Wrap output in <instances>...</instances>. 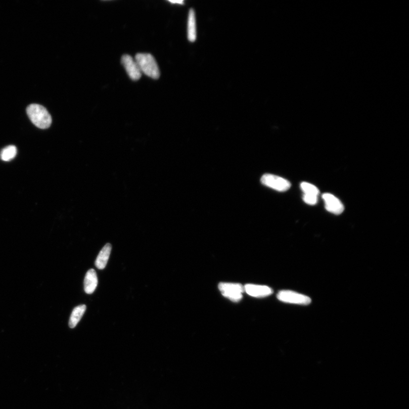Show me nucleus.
Masks as SVG:
<instances>
[{
    "label": "nucleus",
    "mask_w": 409,
    "mask_h": 409,
    "mask_svg": "<svg viewBox=\"0 0 409 409\" xmlns=\"http://www.w3.org/2000/svg\"><path fill=\"white\" fill-rule=\"evenodd\" d=\"M112 251V245L110 244H106L102 248V249L97 256L96 261L95 262V266L99 270L104 269L110 257V252Z\"/></svg>",
    "instance_id": "11"
},
{
    "label": "nucleus",
    "mask_w": 409,
    "mask_h": 409,
    "mask_svg": "<svg viewBox=\"0 0 409 409\" xmlns=\"http://www.w3.org/2000/svg\"><path fill=\"white\" fill-rule=\"evenodd\" d=\"M278 299L286 303L307 305L311 303V298L300 293L282 290L277 294Z\"/></svg>",
    "instance_id": "5"
},
{
    "label": "nucleus",
    "mask_w": 409,
    "mask_h": 409,
    "mask_svg": "<svg viewBox=\"0 0 409 409\" xmlns=\"http://www.w3.org/2000/svg\"><path fill=\"white\" fill-rule=\"evenodd\" d=\"M188 39L190 42H194L197 39V26L196 14L193 9H190L188 18Z\"/></svg>",
    "instance_id": "10"
},
{
    "label": "nucleus",
    "mask_w": 409,
    "mask_h": 409,
    "mask_svg": "<svg viewBox=\"0 0 409 409\" xmlns=\"http://www.w3.org/2000/svg\"><path fill=\"white\" fill-rule=\"evenodd\" d=\"M135 60L138 65L142 73L146 75L149 78L153 79L159 78L160 72L158 63L154 56L150 53H137L136 55Z\"/></svg>",
    "instance_id": "2"
},
{
    "label": "nucleus",
    "mask_w": 409,
    "mask_h": 409,
    "mask_svg": "<svg viewBox=\"0 0 409 409\" xmlns=\"http://www.w3.org/2000/svg\"><path fill=\"white\" fill-rule=\"evenodd\" d=\"M121 63L129 77L132 80L134 81H136L141 78L142 72H141L136 61L131 56L127 54L122 56Z\"/></svg>",
    "instance_id": "6"
},
{
    "label": "nucleus",
    "mask_w": 409,
    "mask_h": 409,
    "mask_svg": "<svg viewBox=\"0 0 409 409\" xmlns=\"http://www.w3.org/2000/svg\"><path fill=\"white\" fill-rule=\"evenodd\" d=\"M219 289L223 295L232 301L238 302L242 299L244 291L243 286L240 284L220 283Z\"/></svg>",
    "instance_id": "3"
},
{
    "label": "nucleus",
    "mask_w": 409,
    "mask_h": 409,
    "mask_svg": "<svg viewBox=\"0 0 409 409\" xmlns=\"http://www.w3.org/2000/svg\"><path fill=\"white\" fill-rule=\"evenodd\" d=\"M325 203V208L328 212L334 215H341L345 209L342 202L337 197L330 193H324L322 196Z\"/></svg>",
    "instance_id": "7"
},
{
    "label": "nucleus",
    "mask_w": 409,
    "mask_h": 409,
    "mask_svg": "<svg viewBox=\"0 0 409 409\" xmlns=\"http://www.w3.org/2000/svg\"><path fill=\"white\" fill-rule=\"evenodd\" d=\"M244 291L250 296L255 297H264L273 293L272 289L267 286L247 284L244 286Z\"/></svg>",
    "instance_id": "8"
},
{
    "label": "nucleus",
    "mask_w": 409,
    "mask_h": 409,
    "mask_svg": "<svg viewBox=\"0 0 409 409\" xmlns=\"http://www.w3.org/2000/svg\"><path fill=\"white\" fill-rule=\"evenodd\" d=\"M261 182L263 184L280 192L288 190L291 186L286 179L271 174L263 175Z\"/></svg>",
    "instance_id": "4"
},
{
    "label": "nucleus",
    "mask_w": 409,
    "mask_h": 409,
    "mask_svg": "<svg viewBox=\"0 0 409 409\" xmlns=\"http://www.w3.org/2000/svg\"><path fill=\"white\" fill-rule=\"evenodd\" d=\"M170 2L173 3H179V4H182L184 3V1H169Z\"/></svg>",
    "instance_id": "16"
},
{
    "label": "nucleus",
    "mask_w": 409,
    "mask_h": 409,
    "mask_svg": "<svg viewBox=\"0 0 409 409\" xmlns=\"http://www.w3.org/2000/svg\"><path fill=\"white\" fill-rule=\"evenodd\" d=\"M17 149L16 146H8L3 148L1 152V159L3 161L9 162L13 159L17 155Z\"/></svg>",
    "instance_id": "13"
},
{
    "label": "nucleus",
    "mask_w": 409,
    "mask_h": 409,
    "mask_svg": "<svg viewBox=\"0 0 409 409\" xmlns=\"http://www.w3.org/2000/svg\"><path fill=\"white\" fill-rule=\"evenodd\" d=\"M26 112L30 120L37 128L45 129L51 126V116L43 106L35 104L30 105L27 108Z\"/></svg>",
    "instance_id": "1"
},
{
    "label": "nucleus",
    "mask_w": 409,
    "mask_h": 409,
    "mask_svg": "<svg viewBox=\"0 0 409 409\" xmlns=\"http://www.w3.org/2000/svg\"><path fill=\"white\" fill-rule=\"evenodd\" d=\"M303 200L306 204L314 205L318 202V196H312V195L304 194Z\"/></svg>",
    "instance_id": "15"
},
{
    "label": "nucleus",
    "mask_w": 409,
    "mask_h": 409,
    "mask_svg": "<svg viewBox=\"0 0 409 409\" xmlns=\"http://www.w3.org/2000/svg\"><path fill=\"white\" fill-rule=\"evenodd\" d=\"M301 188L303 190L304 194L312 195V196H318L319 190L317 187L307 182H302Z\"/></svg>",
    "instance_id": "14"
},
{
    "label": "nucleus",
    "mask_w": 409,
    "mask_h": 409,
    "mask_svg": "<svg viewBox=\"0 0 409 409\" xmlns=\"http://www.w3.org/2000/svg\"><path fill=\"white\" fill-rule=\"evenodd\" d=\"M86 305H80L74 309L69 320V326L71 328H75L81 320L82 317L86 311Z\"/></svg>",
    "instance_id": "12"
},
{
    "label": "nucleus",
    "mask_w": 409,
    "mask_h": 409,
    "mask_svg": "<svg viewBox=\"0 0 409 409\" xmlns=\"http://www.w3.org/2000/svg\"><path fill=\"white\" fill-rule=\"evenodd\" d=\"M84 290L86 293L92 294L98 284L97 273L93 269H91L87 273L84 278Z\"/></svg>",
    "instance_id": "9"
}]
</instances>
